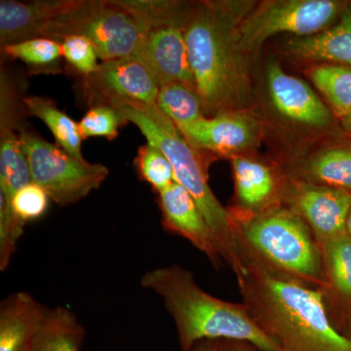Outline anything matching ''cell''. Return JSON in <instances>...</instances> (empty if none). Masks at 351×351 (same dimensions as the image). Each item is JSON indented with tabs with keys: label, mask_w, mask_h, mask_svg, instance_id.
<instances>
[{
	"label": "cell",
	"mask_w": 351,
	"mask_h": 351,
	"mask_svg": "<svg viewBox=\"0 0 351 351\" xmlns=\"http://www.w3.org/2000/svg\"><path fill=\"white\" fill-rule=\"evenodd\" d=\"M285 52L297 61L351 68V5L346 4L339 22L332 27L313 36L288 39Z\"/></svg>",
	"instance_id": "e0dca14e"
},
{
	"label": "cell",
	"mask_w": 351,
	"mask_h": 351,
	"mask_svg": "<svg viewBox=\"0 0 351 351\" xmlns=\"http://www.w3.org/2000/svg\"><path fill=\"white\" fill-rule=\"evenodd\" d=\"M47 307L32 295H8L0 306V351H32Z\"/></svg>",
	"instance_id": "ac0fdd59"
},
{
	"label": "cell",
	"mask_w": 351,
	"mask_h": 351,
	"mask_svg": "<svg viewBox=\"0 0 351 351\" xmlns=\"http://www.w3.org/2000/svg\"><path fill=\"white\" fill-rule=\"evenodd\" d=\"M138 175L157 193L174 184V170L167 157L156 145L147 144L138 147L135 160Z\"/></svg>",
	"instance_id": "4316f807"
},
{
	"label": "cell",
	"mask_w": 351,
	"mask_h": 351,
	"mask_svg": "<svg viewBox=\"0 0 351 351\" xmlns=\"http://www.w3.org/2000/svg\"><path fill=\"white\" fill-rule=\"evenodd\" d=\"M243 304L280 351H351L335 326L324 291L243 262L235 274Z\"/></svg>",
	"instance_id": "7a4b0ae2"
},
{
	"label": "cell",
	"mask_w": 351,
	"mask_h": 351,
	"mask_svg": "<svg viewBox=\"0 0 351 351\" xmlns=\"http://www.w3.org/2000/svg\"><path fill=\"white\" fill-rule=\"evenodd\" d=\"M219 351H260L248 341L219 339Z\"/></svg>",
	"instance_id": "4dcf8cb0"
},
{
	"label": "cell",
	"mask_w": 351,
	"mask_h": 351,
	"mask_svg": "<svg viewBox=\"0 0 351 351\" xmlns=\"http://www.w3.org/2000/svg\"><path fill=\"white\" fill-rule=\"evenodd\" d=\"M63 58L83 78L99 68V55L93 44L82 36H69L61 43Z\"/></svg>",
	"instance_id": "f1b7e54d"
},
{
	"label": "cell",
	"mask_w": 351,
	"mask_h": 351,
	"mask_svg": "<svg viewBox=\"0 0 351 351\" xmlns=\"http://www.w3.org/2000/svg\"><path fill=\"white\" fill-rule=\"evenodd\" d=\"M341 119V123H343V128L346 129V131L350 132L351 133V110L348 114L345 115Z\"/></svg>",
	"instance_id": "d6a6232c"
},
{
	"label": "cell",
	"mask_w": 351,
	"mask_h": 351,
	"mask_svg": "<svg viewBox=\"0 0 351 351\" xmlns=\"http://www.w3.org/2000/svg\"><path fill=\"white\" fill-rule=\"evenodd\" d=\"M25 112L38 117L49 128L56 140L57 145L80 160L82 156V137L78 122L71 119L66 113L57 107L51 99L39 96H27L23 99Z\"/></svg>",
	"instance_id": "7402d4cb"
},
{
	"label": "cell",
	"mask_w": 351,
	"mask_h": 351,
	"mask_svg": "<svg viewBox=\"0 0 351 351\" xmlns=\"http://www.w3.org/2000/svg\"><path fill=\"white\" fill-rule=\"evenodd\" d=\"M73 36L88 39L105 62L133 55L141 34L135 19L114 0H73L46 25L41 38L62 43Z\"/></svg>",
	"instance_id": "8992f818"
},
{
	"label": "cell",
	"mask_w": 351,
	"mask_h": 351,
	"mask_svg": "<svg viewBox=\"0 0 351 351\" xmlns=\"http://www.w3.org/2000/svg\"><path fill=\"white\" fill-rule=\"evenodd\" d=\"M84 85L98 104L119 99L156 105L160 88L135 55L101 62L93 75L84 78Z\"/></svg>",
	"instance_id": "5bb4252c"
},
{
	"label": "cell",
	"mask_w": 351,
	"mask_h": 351,
	"mask_svg": "<svg viewBox=\"0 0 351 351\" xmlns=\"http://www.w3.org/2000/svg\"><path fill=\"white\" fill-rule=\"evenodd\" d=\"M156 106L181 133L206 117L195 88L182 83H170L160 86Z\"/></svg>",
	"instance_id": "603a6c76"
},
{
	"label": "cell",
	"mask_w": 351,
	"mask_h": 351,
	"mask_svg": "<svg viewBox=\"0 0 351 351\" xmlns=\"http://www.w3.org/2000/svg\"><path fill=\"white\" fill-rule=\"evenodd\" d=\"M85 330L75 313L57 306L47 308L32 351H80Z\"/></svg>",
	"instance_id": "44dd1931"
},
{
	"label": "cell",
	"mask_w": 351,
	"mask_h": 351,
	"mask_svg": "<svg viewBox=\"0 0 351 351\" xmlns=\"http://www.w3.org/2000/svg\"><path fill=\"white\" fill-rule=\"evenodd\" d=\"M282 205L304 219L320 245L346 233L350 191L285 175Z\"/></svg>",
	"instance_id": "9c48e42d"
},
{
	"label": "cell",
	"mask_w": 351,
	"mask_h": 351,
	"mask_svg": "<svg viewBox=\"0 0 351 351\" xmlns=\"http://www.w3.org/2000/svg\"><path fill=\"white\" fill-rule=\"evenodd\" d=\"M127 123L121 113L108 104H97L78 122L83 140L101 137L113 140L119 136L120 126Z\"/></svg>",
	"instance_id": "83f0119b"
},
{
	"label": "cell",
	"mask_w": 351,
	"mask_h": 351,
	"mask_svg": "<svg viewBox=\"0 0 351 351\" xmlns=\"http://www.w3.org/2000/svg\"><path fill=\"white\" fill-rule=\"evenodd\" d=\"M140 27L176 25L184 27L193 3L175 0H114Z\"/></svg>",
	"instance_id": "d4e9b609"
},
{
	"label": "cell",
	"mask_w": 351,
	"mask_h": 351,
	"mask_svg": "<svg viewBox=\"0 0 351 351\" xmlns=\"http://www.w3.org/2000/svg\"><path fill=\"white\" fill-rule=\"evenodd\" d=\"M346 233L351 237V208L348 214V221H346Z\"/></svg>",
	"instance_id": "836d02e7"
},
{
	"label": "cell",
	"mask_w": 351,
	"mask_h": 351,
	"mask_svg": "<svg viewBox=\"0 0 351 351\" xmlns=\"http://www.w3.org/2000/svg\"><path fill=\"white\" fill-rule=\"evenodd\" d=\"M2 52L41 73L54 71L63 58L61 43L47 38H34L6 46Z\"/></svg>",
	"instance_id": "484cf974"
},
{
	"label": "cell",
	"mask_w": 351,
	"mask_h": 351,
	"mask_svg": "<svg viewBox=\"0 0 351 351\" xmlns=\"http://www.w3.org/2000/svg\"><path fill=\"white\" fill-rule=\"evenodd\" d=\"M265 77L270 104L281 119L313 130L331 125L332 110L301 78L289 75L276 61L269 62Z\"/></svg>",
	"instance_id": "8fae6325"
},
{
	"label": "cell",
	"mask_w": 351,
	"mask_h": 351,
	"mask_svg": "<svg viewBox=\"0 0 351 351\" xmlns=\"http://www.w3.org/2000/svg\"><path fill=\"white\" fill-rule=\"evenodd\" d=\"M18 131L32 182L41 186L60 206L83 199L107 179L108 169L105 165L76 159L25 124Z\"/></svg>",
	"instance_id": "ba28073f"
},
{
	"label": "cell",
	"mask_w": 351,
	"mask_h": 351,
	"mask_svg": "<svg viewBox=\"0 0 351 351\" xmlns=\"http://www.w3.org/2000/svg\"><path fill=\"white\" fill-rule=\"evenodd\" d=\"M108 105L117 108L127 122L138 127L147 142L165 154L174 170L175 181L184 186L197 203L221 251L233 272L240 267L232 215L217 199L208 182L207 163L175 124L156 105L113 99Z\"/></svg>",
	"instance_id": "277c9868"
},
{
	"label": "cell",
	"mask_w": 351,
	"mask_h": 351,
	"mask_svg": "<svg viewBox=\"0 0 351 351\" xmlns=\"http://www.w3.org/2000/svg\"><path fill=\"white\" fill-rule=\"evenodd\" d=\"M234 206L228 208L233 221L253 218L282 205L285 175L248 156L232 159Z\"/></svg>",
	"instance_id": "4fadbf2b"
},
{
	"label": "cell",
	"mask_w": 351,
	"mask_h": 351,
	"mask_svg": "<svg viewBox=\"0 0 351 351\" xmlns=\"http://www.w3.org/2000/svg\"><path fill=\"white\" fill-rule=\"evenodd\" d=\"M335 326L351 341V308L330 313Z\"/></svg>",
	"instance_id": "f546056e"
},
{
	"label": "cell",
	"mask_w": 351,
	"mask_h": 351,
	"mask_svg": "<svg viewBox=\"0 0 351 351\" xmlns=\"http://www.w3.org/2000/svg\"><path fill=\"white\" fill-rule=\"evenodd\" d=\"M182 134L198 152L232 159L257 149L263 125L248 110H230L203 117Z\"/></svg>",
	"instance_id": "30bf717a"
},
{
	"label": "cell",
	"mask_w": 351,
	"mask_h": 351,
	"mask_svg": "<svg viewBox=\"0 0 351 351\" xmlns=\"http://www.w3.org/2000/svg\"><path fill=\"white\" fill-rule=\"evenodd\" d=\"M329 313L351 308V237L348 233L321 245Z\"/></svg>",
	"instance_id": "ffe728a7"
},
{
	"label": "cell",
	"mask_w": 351,
	"mask_h": 351,
	"mask_svg": "<svg viewBox=\"0 0 351 351\" xmlns=\"http://www.w3.org/2000/svg\"><path fill=\"white\" fill-rule=\"evenodd\" d=\"M346 6L338 0H267L252 6L239 23L237 43L247 57L255 56L276 34L313 36L331 27Z\"/></svg>",
	"instance_id": "52a82bcc"
},
{
	"label": "cell",
	"mask_w": 351,
	"mask_h": 351,
	"mask_svg": "<svg viewBox=\"0 0 351 351\" xmlns=\"http://www.w3.org/2000/svg\"><path fill=\"white\" fill-rule=\"evenodd\" d=\"M284 174L351 193V145L320 147L298 160Z\"/></svg>",
	"instance_id": "d6986e66"
},
{
	"label": "cell",
	"mask_w": 351,
	"mask_h": 351,
	"mask_svg": "<svg viewBox=\"0 0 351 351\" xmlns=\"http://www.w3.org/2000/svg\"><path fill=\"white\" fill-rule=\"evenodd\" d=\"M308 75L326 99L332 112L343 119L351 110V68L338 64H314Z\"/></svg>",
	"instance_id": "cb8c5ba5"
},
{
	"label": "cell",
	"mask_w": 351,
	"mask_h": 351,
	"mask_svg": "<svg viewBox=\"0 0 351 351\" xmlns=\"http://www.w3.org/2000/svg\"><path fill=\"white\" fill-rule=\"evenodd\" d=\"M253 5L248 1H200L189 13L184 38L206 117L248 110L253 100L248 57L237 43V27Z\"/></svg>",
	"instance_id": "6da1fadb"
},
{
	"label": "cell",
	"mask_w": 351,
	"mask_h": 351,
	"mask_svg": "<svg viewBox=\"0 0 351 351\" xmlns=\"http://www.w3.org/2000/svg\"><path fill=\"white\" fill-rule=\"evenodd\" d=\"M158 203L164 228L189 240L218 267L223 261L218 243L191 193L175 182L158 193Z\"/></svg>",
	"instance_id": "9a60e30c"
},
{
	"label": "cell",
	"mask_w": 351,
	"mask_h": 351,
	"mask_svg": "<svg viewBox=\"0 0 351 351\" xmlns=\"http://www.w3.org/2000/svg\"><path fill=\"white\" fill-rule=\"evenodd\" d=\"M219 339H203L193 346L191 351H219Z\"/></svg>",
	"instance_id": "1f68e13d"
},
{
	"label": "cell",
	"mask_w": 351,
	"mask_h": 351,
	"mask_svg": "<svg viewBox=\"0 0 351 351\" xmlns=\"http://www.w3.org/2000/svg\"><path fill=\"white\" fill-rule=\"evenodd\" d=\"M234 232L241 267L243 262L255 263L276 276L326 289L321 245L292 210L280 205L235 221Z\"/></svg>",
	"instance_id": "5b68a950"
},
{
	"label": "cell",
	"mask_w": 351,
	"mask_h": 351,
	"mask_svg": "<svg viewBox=\"0 0 351 351\" xmlns=\"http://www.w3.org/2000/svg\"><path fill=\"white\" fill-rule=\"evenodd\" d=\"M138 29L140 40L133 55L149 69L159 87L170 83H182L195 88L184 27L158 25Z\"/></svg>",
	"instance_id": "7c38bea8"
},
{
	"label": "cell",
	"mask_w": 351,
	"mask_h": 351,
	"mask_svg": "<svg viewBox=\"0 0 351 351\" xmlns=\"http://www.w3.org/2000/svg\"><path fill=\"white\" fill-rule=\"evenodd\" d=\"M73 0L0 1V45H9L41 38L51 21L73 4Z\"/></svg>",
	"instance_id": "2e32d148"
},
{
	"label": "cell",
	"mask_w": 351,
	"mask_h": 351,
	"mask_svg": "<svg viewBox=\"0 0 351 351\" xmlns=\"http://www.w3.org/2000/svg\"><path fill=\"white\" fill-rule=\"evenodd\" d=\"M141 282L162 298L175 321L182 351L193 350L203 339H237L248 341L260 351H280L256 324L243 302L208 294L193 274L179 265L149 270Z\"/></svg>",
	"instance_id": "3957f363"
}]
</instances>
